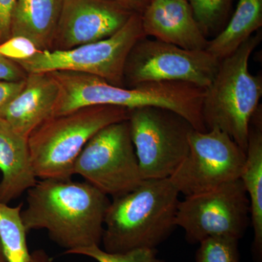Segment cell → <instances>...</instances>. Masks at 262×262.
Wrapping results in <instances>:
<instances>
[{
    "label": "cell",
    "mask_w": 262,
    "mask_h": 262,
    "mask_svg": "<svg viewBox=\"0 0 262 262\" xmlns=\"http://www.w3.org/2000/svg\"><path fill=\"white\" fill-rule=\"evenodd\" d=\"M114 1L125 5L136 13L142 14L143 12L149 5L150 0H114Z\"/></svg>",
    "instance_id": "4316f807"
},
{
    "label": "cell",
    "mask_w": 262,
    "mask_h": 262,
    "mask_svg": "<svg viewBox=\"0 0 262 262\" xmlns=\"http://www.w3.org/2000/svg\"><path fill=\"white\" fill-rule=\"evenodd\" d=\"M0 262H7L6 259H5L4 253H3L1 241H0Z\"/></svg>",
    "instance_id": "f1b7e54d"
},
{
    "label": "cell",
    "mask_w": 262,
    "mask_h": 262,
    "mask_svg": "<svg viewBox=\"0 0 262 262\" xmlns=\"http://www.w3.org/2000/svg\"><path fill=\"white\" fill-rule=\"evenodd\" d=\"M58 96L53 117L87 106L110 105L134 110L144 106L168 108L187 119L196 130L207 131L202 115L204 89L184 82H144L118 87L96 76L70 72H48Z\"/></svg>",
    "instance_id": "7a4b0ae2"
},
{
    "label": "cell",
    "mask_w": 262,
    "mask_h": 262,
    "mask_svg": "<svg viewBox=\"0 0 262 262\" xmlns=\"http://www.w3.org/2000/svg\"><path fill=\"white\" fill-rule=\"evenodd\" d=\"M232 0H189L194 18L204 35L220 28L228 15Z\"/></svg>",
    "instance_id": "ffe728a7"
},
{
    "label": "cell",
    "mask_w": 262,
    "mask_h": 262,
    "mask_svg": "<svg viewBox=\"0 0 262 262\" xmlns=\"http://www.w3.org/2000/svg\"><path fill=\"white\" fill-rule=\"evenodd\" d=\"M249 199L241 179L186 196L179 201L176 225L185 232L190 244L209 237L241 239L249 223Z\"/></svg>",
    "instance_id": "9c48e42d"
},
{
    "label": "cell",
    "mask_w": 262,
    "mask_h": 262,
    "mask_svg": "<svg viewBox=\"0 0 262 262\" xmlns=\"http://www.w3.org/2000/svg\"><path fill=\"white\" fill-rule=\"evenodd\" d=\"M220 61L206 50L184 49L146 37L129 53L124 84L134 87L144 82H184L205 89L214 78Z\"/></svg>",
    "instance_id": "30bf717a"
},
{
    "label": "cell",
    "mask_w": 262,
    "mask_h": 262,
    "mask_svg": "<svg viewBox=\"0 0 262 262\" xmlns=\"http://www.w3.org/2000/svg\"><path fill=\"white\" fill-rule=\"evenodd\" d=\"M63 0H16L11 36L28 38L40 51H51Z\"/></svg>",
    "instance_id": "e0dca14e"
},
{
    "label": "cell",
    "mask_w": 262,
    "mask_h": 262,
    "mask_svg": "<svg viewBox=\"0 0 262 262\" xmlns=\"http://www.w3.org/2000/svg\"><path fill=\"white\" fill-rule=\"evenodd\" d=\"M246 152L223 131L194 130L187 158L170 180L186 196L210 190L239 179Z\"/></svg>",
    "instance_id": "8fae6325"
},
{
    "label": "cell",
    "mask_w": 262,
    "mask_h": 262,
    "mask_svg": "<svg viewBox=\"0 0 262 262\" xmlns=\"http://www.w3.org/2000/svg\"><path fill=\"white\" fill-rule=\"evenodd\" d=\"M23 206L0 203V241L7 262H30L27 232L21 219Z\"/></svg>",
    "instance_id": "d6986e66"
},
{
    "label": "cell",
    "mask_w": 262,
    "mask_h": 262,
    "mask_svg": "<svg viewBox=\"0 0 262 262\" xmlns=\"http://www.w3.org/2000/svg\"><path fill=\"white\" fill-rule=\"evenodd\" d=\"M179 194L170 179H146L131 192L113 198L105 216L103 250L157 248L177 227Z\"/></svg>",
    "instance_id": "3957f363"
},
{
    "label": "cell",
    "mask_w": 262,
    "mask_h": 262,
    "mask_svg": "<svg viewBox=\"0 0 262 262\" xmlns=\"http://www.w3.org/2000/svg\"><path fill=\"white\" fill-rule=\"evenodd\" d=\"M238 239L229 237H209L200 243L196 262H239Z\"/></svg>",
    "instance_id": "44dd1931"
},
{
    "label": "cell",
    "mask_w": 262,
    "mask_h": 262,
    "mask_svg": "<svg viewBox=\"0 0 262 262\" xmlns=\"http://www.w3.org/2000/svg\"><path fill=\"white\" fill-rule=\"evenodd\" d=\"M157 248H137L125 253H108L100 246H92L73 250L66 254L82 255L98 262H164L158 257Z\"/></svg>",
    "instance_id": "7402d4cb"
},
{
    "label": "cell",
    "mask_w": 262,
    "mask_h": 262,
    "mask_svg": "<svg viewBox=\"0 0 262 262\" xmlns=\"http://www.w3.org/2000/svg\"><path fill=\"white\" fill-rule=\"evenodd\" d=\"M0 203L9 204L34 187L37 178L33 169L28 139L0 125Z\"/></svg>",
    "instance_id": "9a60e30c"
},
{
    "label": "cell",
    "mask_w": 262,
    "mask_h": 262,
    "mask_svg": "<svg viewBox=\"0 0 262 262\" xmlns=\"http://www.w3.org/2000/svg\"><path fill=\"white\" fill-rule=\"evenodd\" d=\"M261 41V34L257 33L220 61L214 78L205 89L202 104L206 130L223 131L245 152L250 122L262 96V76L249 72L248 61Z\"/></svg>",
    "instance_id": "277c9868"
},
{
    "label": "cell",
    "mask_w": 262,
    "mask_h": 262,
    "mask_svg": "<svg viewBox=\"0 0 262 262\" xmlns=\"http://www.w3.org/2000/svg\"><path fill=\"white\" fill-rule=\"evenodd\" d=\"M74 173L113 198L124 195L143 182L127 120L103 127L77 157Z\"/></svg>",
    "instance_id": "ba28073f"
},
{
    "label": "cell",
    "mask_w": 262,
    "mask_h": 262,
    "mask_svg": "<svg viewBox=\"0 0 262 262\" xmlns=\"http://www.w3.org/2000/svg\"><path fill=\"white\" fill-rule=\"evenodd\" d=\"M247 193L253 230L252 253L262 261V111L258 106L249 125L246 160L239 177Z\"/></svg>",
    "instance_id": "2e32d148"
},
{
    "label": "cell",
    "mask_w": 262,
    "mask_h": 262,
    "mask_svg": "<svg viewBox=\"0 0 262 262\" xmlns=\"http://www.w3.org/2000/svg\"><path fill=\"white\" fill-rule=\"evenodd\" d=\"M130 110L98 105L52 117L28 138L33 169L37 179H71L77 157L100 130L128 120Z\"/></svg>",
    "instance_id": "5b68a950"
},
{
    "label": "cell",
    "mask_w": 262,
    "mask_h": 262,
    "mask_svg": "<svg viewBox=\"0 0 262 262\" xmlns=\"http://www.w3.org/2000/svg\"><path fill=\"white\" fill-rule=\"evenodd\" d=\"M27 75L18 63L0 54V81L18 82L25 80Z\"/></svg>",
    "instance_id": "d4e9b609"
},
{
    "label": "cell",
    "mask_w": 262,
    "mask_h": 262,
    "mask_svg": "<svg viewBox=\"0 0 262 262\" xmlns=\"http://www.w3.org/2000/svg\"><path fill=\"white\" fill-rule=\"evenodd\" d=\"M141 15L146 37L184 49H206L208 39L196 21L189 0H150Z\"/></svg>",
    "instance_id": "4fadbf2b"
},
{
    "label": "cell",
    "mask_w": 262,
    "mask_h": 262,
    "mask_svg": "<svg viewBox=\"0 0 262 262\" xmlns=\"http://www.w3.org/2000/svg\"><path fill=\"white\" fill-rule=\"evenodd\" d=\"M144 37L141 15L135 13L111 37L72 49L42 51L15 63L27 74L70 71L96 76L113 85L125 87L124 70L127 57L136 42Z\"/></svg>",
    "instance_id": "8992f818"
},
{
    "label": "cell",
    "mask_w": 262,
    "mask_h": 262,
    "mask_svg": "<svg viewBox=\"0 0 262 262\" xmlns=\"http://www.w3.org/2000/svg\"><path fill=\"white\" fill-rule=\"evenodd\" d=\"M58 96V84L49 73L28 74L23 89L5 108L0 125L28 139L53 117Z\"/></svg>",
    "instance_id": "5bb4252c"
},
{
    "label": "cell",
    "mask_w": 262,
    "mask_h": 262,
    "mask_svg": "<svg viewBox=\"0 0 262 262\" xmlns=\"http://www.w3.org/2000/svg\"><path fill=\"white\" fill-rule=\"evenodd\" d=\"M30 262H54V261L45 250L38 249L31 253Z\"/></svg>",
    "instance_id": "83f0119b"
},
{
    "label": "cell",
    "mask_w": 262,
    "mask_h": 262,
    "mask_svg": "<svg viewBox=\"0 0 262 262\" xmlns=\"http://www.w3.org/2000/svg\"><path fill=\"white\" fill-rule=\"evenodd\" d=\"M127 121L143 180L170 178L189 153L192 124L158 106L130 110Z\"/></svg>",
    "instance_id": "52a82bcc"
},
{
    "label": "cell",
    "mask_w": 262,
    "mask_h": 262,
    "mask_svg": "<svg viewBox=\"0 0 262 262\" xmlns=\"http://www.w3.org/2000/svg\"><path fill=\"white\" fill-rule=\"evenodd\" d=\"M40 51L32 40L23 36H11L0 43V54L14 62L29 59Z\"/></svg>",
    "instance_id": "603a6c76"
},
{
    "label": "cell",
    "mask_w": 262,
    "mask_h": 262,
    "mask_svg": "<svg viewBox=\"0 0 262 262\" xmlns=\"http://www.w3.org/2000/svg\"><path fill=\"white\" fill-rule=\"evenodd\" d=\"M262 25V0H239L229 24L211 40L206 51L222 61L232 55Z\"/></svg>",
    "instance_id": "ac0fdd59"
},
{
    "label": "cell",
    "mask_w": 262,
    "mask_h": 262,
    "mask_svg": "<svg viewBox=\"0 0 262 262\" xmlns=\"http://www.w3.org/2000/svg\"><path fill=\"white\" fill-rule=\"evenodd\" d=\"M25 80L18 82L0 81V119L7 106L23 89Z\"/></svg>",
    "instance_id": "484cf974"
},
{
    "label": "cell",
    "mask_w": 262,
    "mask_h": 262,
    "mask_svg": "<svg viewBox=\"0 0 262 262\" xmlns=\"http://www.w3.org/2000/svg\"><path fill=\"white\" fill-rule=\"evenodd\" d=\"M136 12L114 0H63L51 51L111 37Z\"/></svg>",
    "instance_id": "7c38bea8"
},
{
    "label": "cell",
    "mask_w": 262,
    "mask_h": 262,
    "mask_svg": "<svg viewBox=\"0 0 262 262\" xmlns=\"http://www.w3.org/2000/svg\"><path fill=\"white\" fill-rule=\"evenodd\" d=\"M21 219L27 233L45 229L64 254L100 246L111 201L89 183L71 179H40L27 191Z\"/></svg>",
    "instance_id": "6da1fadb"
},
{
    "label": "cell",
    "mask_w": 262,
    "mask_h": 262,
    "mask_svg": "<svg viewBox=\"0 0 262 262\" xmlns=\"http://www.w3.org/2000/svg\"><path fill=\"white\" fill-rule=\"evenodd\" d=\"M16 0H0V43L11 37V22Z\"/></svg>",
    "instance_id": "cb8c5ba5"
}]
</instances>
